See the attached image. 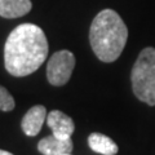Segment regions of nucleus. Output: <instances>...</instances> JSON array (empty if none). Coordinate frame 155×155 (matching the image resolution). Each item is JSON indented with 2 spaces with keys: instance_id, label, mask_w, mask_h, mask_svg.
<instances>
[{
  "instance_id": "obj_3",
  "label": "nucleus",
  "mask_w": 155,
  "mask_h": 155,
  "mask_svg": "<svg viewBox=\"0 0 155 155\" xmlns=\"http://www.w3.org/2000/svg\"><path fill=\"white\" fill-rule=\"evenodd\" d=\"M130 81L134 96L149 106H155V48L147 47L140 52Z\"/></svg>"
},
{
  "instance_id": "obj_6",
  "label": "nucleus",
  "mask_w": 155,
  "mask_h": 155,
  "mask_svg": "<svg viewBox=\"0 0 155 155\" xmlns=\"http://www.w3.org/2000/svg\"><path fill=\"white\" fill-rule=\"evenodd\" d=\"M47 109L43 105H35L27 111L25 116L22 118L21 127L23 133L28 137L36 136L44 124V120L47 119Z\"/></svg>"
},
{
  "instance_id": "obj_12",
  "label": "nucleus",
  "mask_w": 155,
  "mask_h": 155,
  "mask_svg": "<svg viewBox=\"0 0 155 155\" xmlns=\"http://www.w3.org/2000/svg\"><path fill=\"white\" fill-rule=\"evenodd\" d=\"M65 155H71V154H65Z\"/></svg>"
},
{
  "instance_id": "obj_2",
  "label": "nucleus",
  "mask_w": 155,
  "mask_h": 155,
  "mask_svg": "<svg viewBox=\"0 0 155 155\" xmlns=\"http://www.w3.org/2000/svg\"><path fill=\"white\" fill-rule=\"evenodd\" d=\"M128 39V28L113 9L101 11L92 21L89 41L94 54L102 62H114L122 54Z\"/></svg>"
},
{
  "instance_id": "obj_5",
  "label": "nucleus",
  "mask_w": 155,
  "mask_h": 155,
  "mask_svg": "<svg viewBox=\"0 0 155 155\" xmlns=\"http://www.w3.org/2000/svg\"><path fill=\"white\" fill-rule=\"evenodd\" d=\"M47 124L52 129V134L61 140L71 138V134L75 130L74 120L60 110H52L48 113Z\"/></svg>"
},
{
  "instance_id": "obj_1",
  "label": "nucleus",
  "mask_w": 155,
  "mask_h": 155,
  "mask_svg": "<svg viewBox=\"0 0 155 155\" xmlns=\"http://www.w3.org/2000/svg\"><path fill=\"white\" fill-rule=\"evenodd\" d=\"M48 40L44 31L34 23H21L9 34L4 45L5 70L13 76H27L47 60Z\"/></svg>"
},
{
  "instance_id": "obj_8",
  "label": "nucleus",
  "mask_w": 155,
  "mask_h": 155,
  "mask_svg": "<svg viewBox=\"0 0 155 155\" xmlns=\"http://www.w3.org/2000/svg\"><path fill=\"white\" fill-rule=\"evenodd\" d=\"M31 0H0V16L18 18L31 11Z\"/></svg>"
},
{
  "instance_id": "obj_11",
  "label": "nucleus",
  "mask_w": 155,
  "mask_h": 155,
  "mask_svg": "<svg viewBox=\"0 0 155 155\" xmlns=\"http://www.w3.org/2000/svg\"><path fill=\"white\" fill-rule=\"evenodd\" d=\"M0 155H13V154L9 151H5V150H0Z\"/></svg>"
},
{
  "instance_id": "obj_10",
  "label": "nucleus",
  "mask_w": 155,
  "mask_h": 155,
  "mask_svg": "<svg viewBox=\"0 0 155 155\" xmlns=\"http://www.w3.org/2000/svg\"><path fill=\"white\" fill-rule=\"evenodd\" d=\"M14 100L12 94L4 88L3 85H0V110L2 111H12L14 109Z\"/></svg>"
},
{
  "instance_id": "obj_9",
  "label": "nucleus",
  "mask_w": 155,
  "mask_h": 155,
  "mask_svg": "<svg viewBox=\"0 0 155 155\" xmlns=\"http://www.w3.org/2000/svg\"><path fill=\"white\" fill-rule=\"evenodd\" d=\"M88 145L94 153L102 155H115L118 153V145L107 136L94 132L88 137Z\"/></svg>"
},
{
  "instance_id": "obj_4",
  "label": "nucleus",
  "mask_w": 155,
  "mask_h": 155,
  "mask_svg": "<svg viewBox=\"0 0 155 155\" xmlns=\"http://www.w3.org/2000/svg\"><path fill=\"white\" fill-rule=\"evenodd\" d=\"M75 67V57L70 51H58L53 54L47 65V79L52 85L61 87L70 80Z\"/></svg>"
},
{
  "instance_id": "obj_7",
  "label": "nucleus",
  "mask_w": 155,
  "mask_h": 155,
  "mask_svg": "<svg viewBox=\"0 0 155 155\" xmlns=\"http://www.w3.org/2000/svg\"><path fill=\"white\" fill-rule=\"evenodd\" d=\"M72 149H74V143H72L71 138L61 140L57 138L56 136H47V137L41 138L38 143V150L43 155H65L71 154Z\"/></svg>"
}]
</instances>
